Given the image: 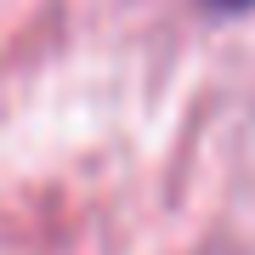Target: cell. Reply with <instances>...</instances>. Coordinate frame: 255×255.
Listing matches in <instances>:
<instances>
[{
    "label": "cell",
    "mask_w": 255,
    "mask_h": 255,
    "mask_svg": "<svg viewBox=\"0 0 255 255\" xmlns=\"http://www.w3.org/2000/svg\"><path fill=\"white\" fill-rule=\"evenodd\" d=\"M204 6H216V11H250L255 0H204Z\"/></svg>",
    "instance_id": "cell-1"
}]
</instances>
